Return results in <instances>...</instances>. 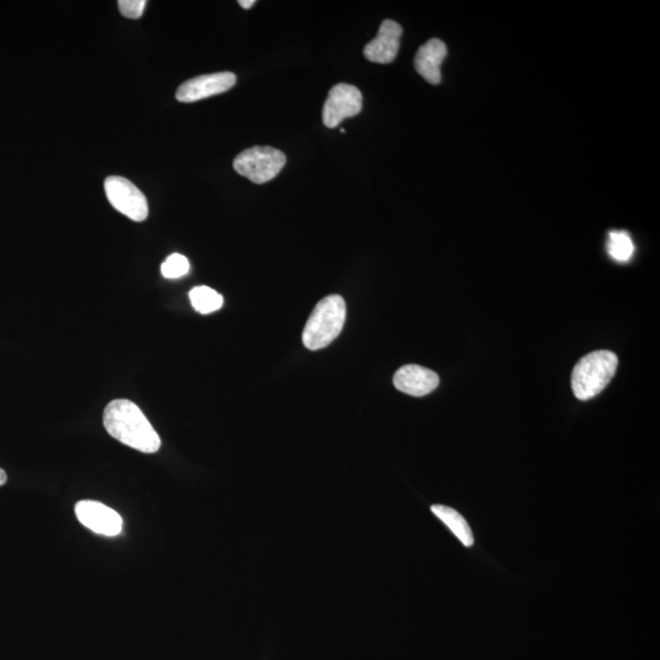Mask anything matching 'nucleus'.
Wrapping results in <instances>:
<instances>
[{
	"label": "nucleus",
	"mask_w": 660,
	"mask_h": 660,
	"mask_svg": "<svg viewBox=\"0 0 660 660\" xmlns=\"http://www.w3.org/2000/svg\"><path fill=\"white\" fill-rule=\"evenodd\" d=\"M104 427L109 436L120 443L145 454H154L161 449L162 440L156 429L130 400L118 399L109 403L104 410Z\"/></svg>",
	"instance_id": "nucleus-1"
},
{
	"label": "nucleus",
	"mask_w": 660,
	"mask_h": 660,
	"mask_svg": "<svg viewBox=\"0 0 660 660\" xmlns=\"http://www.w3.org/2000/svg\"><path fill=\"white\" fill-rule=\"evenodd\" d=\"M618 356L613 351L591 352L577 362L572 372V392L579 400H590L601 394L618 370Z\"/></svg>",
	"instance_id": "nucleus-2"
},
{
	"label": "nucleus",
	"mask_w": 660,
	"mask_h": 660,
	"mask_svg": "<svg viewBox=\"0 0 660 660\" xmlns=\"http://www.w3.org/2000/svg\"><path fill=\"white\" fill-rule=\"evenodd\" d=\"M346 305L343 297L330 295L319 301L306 323L302 340L308 350L316 351L333 343L343 330Z\"/></svg>",
	"instance_id": "nucleus-3"
},
{
	"label": "nucleus",
	"mask_w": 660,
	"mask_h": 660,
	"mask_svg": "<svg viewBox=\"0 0 660 660\" xmlns=\"http://www.w3.org/2000/svg\"><path fill=\"white\" fill-rule=\"evenodd\" d=\"M285 154L273 147L256 146L241 152L234 161L236 173L255 184L268 183L284 168Z\"/></svg>",
	"instance_id": "nucleus-4"
},
{
	"label": "nucleus",
	"mask_w": 660,
	"mask_h": 660,
	"mask_svg": "<svg viewBox=\"0 0 660 660\" xmlns=\"http://www.w3.org/2000/svg\"><path fill=\"white\" fill-rule=\"evenodd\" d=\"M104 190L110 205L134 222H143L148 217V203L145 195L130 180L121 176H109L104 181Z\"/></svg>",
	"instance_id": "nucleus-5"
},
{
	"label": "nucleus",
	"mask_w": 660,
	"mask_h": 660,
	"mask_svg": "<svg viewBox=\"0 0 660 660\" xmlns=\"http://www.w3.org/2000/svg\"><path fill=\"white\" fill-rule=\"evenodd\" d=\"M362 109V93L356 86L335 85L329 91L323 107V123L329 129L337 128L343 120L355 117Z\"/></svg>",
	"instance_id": "nucleus-6"
},
{
	"label": "nucleus",
	"mask_w": 660,
	"mask_h": 660,
	"mask_svg": "<svg viewBox=\"0 0 660 660\" xmlns=\"http://www.w3.org/2000/svg\"><path fill=\"white\" fill-rule=\"evenodd\" d=\"M75 513L81 524L97 535L114 537L123 531V519L117 511L95 500H81Z\"/></svg>",
	"instance_id": "nucleus-7"
},
{
	"label": "nucleus",
	"mask_w": 660,
	"mask_h": 660,
	"mask_svg": "<svg viewBox=\"0 0 660 660\" xmlns=\"http://www.w3.org/2000/svg\"><path fill=\"white\" fill-rule=\"evenodd\" d=\"M236 76L233 73H216L194 77L184 82L176 91V99L183 103L201 101L212 96L220 95L233 88Z\"/></svg>",
	"instance_id": "nucleus-8"
},
{
	"label": "nucleus",
	"mask_w": 660,
	"mask_h": 660,
	"mask_svg": "<svg viewBox=\"0 0 660 660\" xmlns=\"http://www.w3.org/2000/svg\"><path fill=\"white\" fill-rule=\"evenodd\" d=\"M403 29L393 20H385L379 27L378 35L365 47V57L372 63L389 64L394 62L400 48Z\"/></svg>",
	"instance_id": "nucleus-9"
},
{
	"label": "nucleus",
	"mask_w": 660,
	"mask_h": 660,
	"mask_svg": "<svg viewBox=\"0 0 660 660\" xmlns=\"http://www.w3.org/2000/svg\"><path fill=\"white\" fill-rule=\"evenodd\" d=\"M395 388L411 396H425L432 393L439 385L436 372L428 368L407 365L399 368L394 376Z\"/></svg>",
	"instance_id": "nucleus-10"
},
{
	"label": "nucleus",
	"mask_w": 660,
	"mask_h": 660,
	"mask_svg": "<svg viewBox=\"0 0 660 660\" xmlns=\"http://www.w3.org/2000/svg\"><path fill=\"white\" fill-rule=\"evenodd\" d=\"M447 57V46L438 38L428 41L418 49L415 57V68L429 84L438 85L442 80L440 66Z\"/></svg>",
	"instance_id": "nucleus-11"
},
{
	"label": "nucleus",
	"mask_w": 660,
	"mask_h": 660,
	"mask_svg": "<svg viewBox=\"0 0 660 660\" xmlns=\"http://www.w3.org/2000/svg\"><path fill=\"white\" fill-rule=\"evenodd\" d=\"M431 510L465 547L473 546L475 538H473L471 527L464 516L445 505H433Z\"/></svg>",
	"instance_id": "nucleus-12"
},
{
	"label": "nucleus",
	"mask_w": 660,
	"mask_h": 660,
	"mask_svg": "<svg viewBox=\"0 0 660 660\" xmlns=\"http://www.w3.org/2000/svg\"><path fill=\"white\" fill-rule=\"evenodd\" d=\"M189 296L192 307L202 315L216 312L224 304L223 296L208 286H196L190 291Z\"/></svg>",
	"instance_id": "nucleus-13"
},
{
	"label": "nucleus",
	"mask_w": 660,
	"mask_h": 660,
	"mask_svg": "<svg viewBox=\"0 0 660 660\" xmlns=\"http://www.w3.org/2000/svg\"><path fill=\"white\" fill-rule=\"evenodd\" d=\"M609 256L618 262L630 261L634 256L635 246L626 231H612L607 245Z\"/></svg>",
	"instance_id": "nucleus-14"
},
{
	"label": "nucleus",
	"mask_w": 660,
	"mask_h": 660,
	"mask_svg": "<svg viewBox=\"0 0 660 660\" xmlns=\"http://www.w3.org/2000/svg\"><path fill=\"white\" fill-rule=\"evenodd\" d=\"M161 271L164 278L179 279L190 272V262L180 253H173L162 264Z\"/></svg>",
	"instance_id": "nucleus-15"
},
{
	"label": "nucleus",
	"mask_w": 660,
	"mask_h": 660,
	"mask_svg": "<svg viewBox=\"0 0 660 660\" xmlns=\"http://www.w3.org/2000/svg\"><path fill=\"white\" fill-rule=\"evenodd\" d=\"M146 0H120V13L129 19H140L146 8Z\"/></svg>",
	"instance_id": "nucleus-16"
},
{
	"label": "nucleus",
	"mask_w": 660,
	"mask_h": 660,
	"mask_svg": "<svg viewBox=\"0 0 660 660\" xmlns=\"http://www.w3.org/2000/svg\"><path fill=\"white\" fill-rule=\"evenodd\" d=\"M240 7L244 9H251L256 4L255 0H240Z\"/></svg>",
	"instance_id": "nucleus-17"
},
{
	"label": "nucleus",
	"mask_w": 660,
	"mask_h": 660,
	"mask_svg": "<svg viewBox=\"0 0 660 660\" xmlns=\"http://www.w3.org/2000/svg\"><path fill=\"white\" fill-rule=\"evenodd\" d=\"M8 481V476L7 473L3 469H0V487L3 486V484L7 483Z\"/></svg>",
	"instance_id": "nucleus-18"
}]
</instances>
